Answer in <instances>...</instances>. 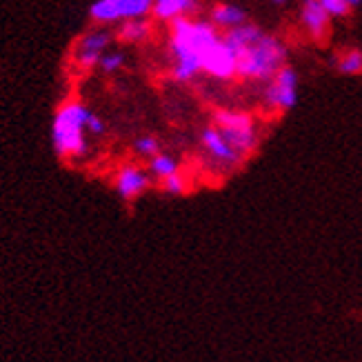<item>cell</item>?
<instances>
[{
    "mask_svg": "<svg viewBox=\"0 0 362 362\" xmlns=\"http://www.w3.org/2000/svg\"><path fill=\"white\" fill-rule=\"evenodd\" d=\"M134 151L138 156H143V158L151 160L153 156L160 153V143L153 136H140V138H136V143H134Z\"/></svg>",
    "mask_w": 362,
    "mask_h": 362,
    "instance_id": "cell-17",
    "label": "cell"
},
{
    "mask_svg": "<svg viewBox=\"0 0 362 362\" xmlns=\"http://www.w3.org/2000/svg\"><path fill=\"white\" fill-rule=\"evenodd\" d=\"M336 67L344 76H360L362 74V52L360 49H344L336 58Z\"/></svg>",
    "mask_w": 362,
    "mask_h": 362,
    "instance_id": "cell-16",
    "label": "cell"
},
{
    "mask_svg": "<svg viewBox=\"0 0 362 362\" xmlns=\"http://www.w3.org/2000/svg\"><path fill=\"white\" fill-rule=\"evenodd\" d=\"M93 112L81 100H67L62 105L52 122V145L62 158H83L89 149V118Z\"/></svg>",
    "mask_w": 362,
    "mask_h": 362,
    "instance_id": "cell-2",
    "label": "cell"
},
{
    "mask_svg": "<svg viewBox=\"0 0 362 362\" xmlns=\"http://www.w3.org/2000/svg\"><path fill=\"white\" fill-rule=\"evenodd\" d=\"M122 65H124V54L122 52H112L109 49L103 58H100V62H98V67H100V71H105V74H116V71H120L122 69Z\"/></svg>",
    "mask_w": 362,
    "mask_h": 362,
    "instance_id": "cell-18",
    "label": "cell"
},
{
    "mask_svg": "<svg viewBox=\"0 0 362 362\" xmlns=\"http://www.w3.org/2000/svg\"><path fill=\"white\" fill-rule=\"evenodd\" d=\"M300 25L305 29V34L322 42L329 36V27H332V16L327 13V9L322 7L320 0H303L300 5Z\"/></svg>",
    "mask_w": 362,
    "mask_h": 362,
    "instance_id": "cell-10",
    "label": "cell"
},
{
    "mask_svg": "<svg viewBox=\"0 0 362 362\" xmlns=\"http://www.w3.org/2000/svg\"><path fill=\"white\" fill-rule=\"evenodd\" d=\"M209 21L220 27V29H235L247 23V13L235 7V5H229V3H220V5H214L211 7V13H209Z\"/></svg>",
    "mask_w": 362,
    "mask_h": 362,
    "instance_id": "cell-13",
    "label": "cell"
},
{
    "mask_svg": "<svg viewBox=\"0 0 362 362\" xmlns=\"http://www.w3.org/2000/svg\"><path fill=\"white\" fill-rule=\"evenodd\" d=\"M198 11V0H153V18L160 23H176L192 18Z\"/></svg>",
    "mask_w": 362,
    "mask_h": 362,
    "instance_id": "cell-12",
    "label": "cell"
},
{
    "mask_svg": "<svg viewBox=\"0 0 362 362\" xmlns=\"http://www.w3.org/2000/svg\"><path fill=\"white\" fill-rule=\"evenodd\" d=\"M211 124L227 138V143L238 151L245 160L260 145L258 120L247 112H240V109H218V112H214Z\"/></svg>",
    "mask_w": 362,
    "mask_h": 362,
    "instance_id": "cell-4",
    "label": "cell"
},
{
    "mask_svg": "<svg viewBox=\"0 0 362 362\" xmlns=\"http://www.w3.org/2000/svg\"><path fill=\"white\" fill-rule=\"evenodd\" d=\"M160 185H163V192L169 194V196H182L187 192V187H189L187 178L180 174V171H178V174H174V176H169L167 180H163Z\"/></svg>",
    "mask_w": 362,
    "mask_h": 362,
    "instance_id": "cell-19",
    "label": "cell"
},
{
    "mask_svg": "<svg viewBox=\"0 0 362 362\" xmlns=\"http://www.w3.org/2000/svg\"><path fill=\"white\" fill-rule=\"evenodd\" d=\"M153 11V0H96L89 16L98 25H114L134 18H147Z\"/></svg>",
    "mask_w": 362,
    "mask_h": 362,
    "instance_id": "cell-5",
    "label": "cell"
},
{
    "mask_svg": "<svg viewBox=\"0 0 362 362\" xmlns=\"http://www.w3.org/2000/svg\"><path fill=\"white\" fill-rule=\"evenodd\" d=\"M153 34V27L149 18H134V21H124L118 27V40L127 42V45H140L149 40Z\"/></svg>",
    "mask_w": 362,
    "mask_h": 362,
    "instance_id": "cell-14",
    "label": "cell"
},
{
    "mask_svg": "<svg viewBox=\"0 0 362 362\" xmlns=\"http://www.w3.org/2000/svg\"><path fill=\"white\" fill-rule=\"evenodd\" d=\"M200 147L218 171H233L245 163L243 156L227 143V138L214 124L200 132Z\"/></svg>",
    "mask_w": 362,
    "mask_h": 362,
    "instance_id": "cell-8",
    "label": "cell"
},
{
    "mask_svg": "<svg viewBox=\"0 0 362 362\" xmlns=\"http://www.w3.org/2000/svg\"><path fill=\"white\" fill-rule=\"evenodd\" d=\"M344 3H347L349 7H354V5H358V3H362V0H344Z\"/></svg>",
    "mask_w": 362,
    "mask_h": 362,
    "instance_id": "cell-22",
    "label": "cell"
},
{
    "mask_svg": "<svg viewBox=\"0 0 362 362\" xmlns=\"http://www.w3.org/2000/svg\"><path fill=\"white\" fill-rule=\"evenodd\" d=\"M169 54L174 58L171 76L178 83H192L202 74V54L220 38L218 27L211 21L180 18L171 23Z\"/></svg>",
    "mask_w": 362,
    "mask_h": 362,
    "instance_id": "cell-1",
    "label": "cell"
},
{
    "mask_svg": "<svg viewBox=\"0 0 362 362\" xmlns=\"http://www.w3.org/2000/svg\"><path fill=\"white\" fill-rule=\"evenodd\" d=\"M274 3H276V5H285V3H287V0H274Z\"/></svg>",
    "mask_w": 362,
    "mask_h": 362,
    "instance_id": "cell-23",
    "label": "cell"
},
{
    "mask_svg": "<svg viewBox=\"0 0 362 362\" xmlns=\"http://www.w3.org/2000/svg\"><path fill=\"white\" fill-rule=\"evenodd\" d=\"M89 134H93V136H103L105 134V122L96 114H91V118H89Z\"/></svg>",
    "mask_w": 362,
    "mask_h": 362,
    "instance_id": "cell-21",
    "label": "cell"
},
{
    "mask_svg": "<svg viewBox=\"0 0 362 362\" xmlns=\"http://www.w3.org/2000/svg\"><path fill=\"white\" fill-rule=\"evenodd\" d=\"M287 47L278 36L262 34L238 52V78L251 83H269L285 67Z\"/></svg>",
    "mask_w": 362,
    "mask_h": 362,
    "instance_id": "cell-3",
    "label": "cell"
},
{
    "mask_svg": "<svg viewBox=\"0 0 362 362\" xmlns=\"http://www.w3.org/2000/svg\"><path fill=\"white\" fill-rule=\"evenodd\" d=\"M298 103V74L293 67H282L262 89V105L272 114H285Z\"/></svg>",
    "mask_w": 362,
    "mask_h": 362,
    "instance_id": "cell-6",
    "label": "cell"
},
{
    "mask_svg": "<svg viewBox=\"0 0 362 362\" xmlns=\"http://www.w3.org/2000/svg\"><path fill=\"white\" fill-rule=\"evenodd\" d=\"M202 74L223 83L238 78V54L231 49V45L225 38H218L202 54Z\"/></svg>",
    "mask_w": 362,
    "mask_h": 362,
    "instance_id": "cell-7",
    "label": "cell"
},
{
    "mask_svg": "<svg viewBox=\"0 0 362 362\" xmlns=\"http://www.w3.org/2000/svg\"><path fill=\"white\" fill-rule=\"evenodd\" d=\"M151 174L149 171H145L143 167L138 165H124L118 169L116 174V192L120 198L124 200H136L138 196H143L149 185H151Z\"/></svg>",
    "mask_w": 362,
    "mask_h": 362,
    "instance_id": "cell-11",
    "label": "cell"
},
{
    "mask_svg": "<svg viewBox=\"0 0 362 362\" xmlns=\"http://www.w3.org/2000/svg\"><path fill=\"white\" fill-rule=\"evenodd\" d=\"M180 167H178V160L174 158V156H169V153H158V156H153V158L149 160V174L153 178H158L160 182L167 180L169 176H174L178 174Z\"/></svg>",
    "mask_w": 362,
    "mask_h": 362,
    "instance_id": "cell-15",
    "label": "cell"
},
{
    "mask_svg": "<svg viewBox=\"0 0 362 362\" xmlns=\"http://www.w3.org/2000/svg\"><path fill=\"white\" fill-rule=\"evenodd\" d=\"M322 7L327 9V13L332 16V18H342V16L349 13V5L344 3V0H320Z\"/></svg>",
    "mask_w": 362,
    "mask_h": 362,
    "instance_id": "cell-20",
    "label": "cell"
},
{
    "mask_svg": "<svg viewBox=\"0 0 362 362\" xmlns=\"http://www.w3.org/2000/svg\"><path fill=\"white\" fill-rule=\"evenodd\" d=\"M112 45V34L107 29H91L74 47V60L81 69H93L98 67L100 58L109 52Z\"/></svg>",
    "mask_w": 362,
    "mask_h": 362,
    "instance_id": "cell-9",
    "label": "cell"
}]
</instances>
